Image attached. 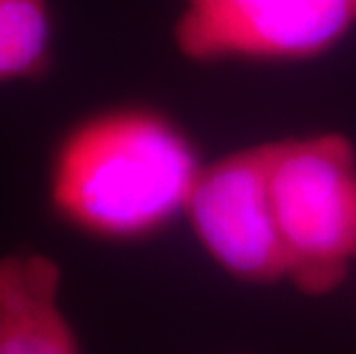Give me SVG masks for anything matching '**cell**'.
<instances>
[{
	"label": "cell",
	"instance_id": "cell-1",
	"mask_svg": "<svg viewBox=\"0 0 356 354\" xmlns=\"http://www.w3.org/2000/svg\"><path fill=\"white\" fill-rule=\"evenodd\" d=\"M191 136L165 113L129 104L83 118L49 166V205L102 242H140L184 216L202 170Z\"/></svg>",
	"mask_w": 356,
	"mask_h": 354
},
{
	"label": "cell",
	"instance_id": "cell-2",
	"mask_svg": "<svg viewBox=\"0 0 356 354\" xmlns=\"http://www.w3.org/2000/svg\"><path fill=\"white\" fill-rule=\"evenodd\" d=\"M274 200L287 276L306 297H327L356 265V150L336 131L278 138Z\"/></svg>",
	"mask_w": 356,
	"mask_h": 354
},
{
	"label": "cell",
	"instance_id": "cell-3",
	"mask_svg": "<svg viewBox=\"0 0 356 354\" xmlns=\"http://www.w3.org/2000/svg\"><path fill=\"white\" fill-rule=\"evenodd\" d=\"M356 30V0H179L172 42L198 65L304 63Z\"/></svg>",
	"mask_w": 356,
	"mask_h": 354
},
{
	"label": "cell",
	"instance_id": "cell-4",
	"mask_svg": "<svg viewBox=\"0 0 356 354\" xmlns=\"http://www.w3.org/2000/svg\"><path fill=\"white\" fill-rule=\"evenodd\" d=\"M278 140L239 147L204 163L186 221L204 253L241 283L285 281L287 258L274 200Z\"/></svg>",
	"mask_w": 356,
	"mask_h": 354
},
{
	"label": "cell",
	"instance_id": "cell-5",
	"mask_svg": "<svg viewBox=\"0 0 356 354\" xmlns=\"http://www.w3.org/2000/svg\"><path fill=\"white\" fill-rule=\"evenodd\" d=\"M60 290L63 269L49 255H0V354H83Z\"/></svg>",
	"mask_w": 356,
	"mask_h": 354
},
{
	"label": "cell",
	"instance_id": "cell-6",
	"mask_svg": "<svg viewBox=\"0 0 356 354\" xmlns=\"http://www.w3.org/2000/svg\"><path fill=\"white\" fill-rule=\"evenodd\" d=\"M51 60V0H0V86L42 79Z\"/></svg>",
	"mask_w": 356,
	"mask_h": 354
}]
</instances>
